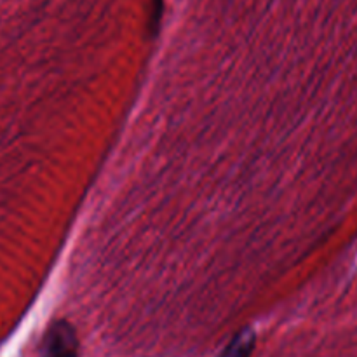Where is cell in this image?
<instances>
[{
	"label": "cell",
	"instance_id": "6da1fadb",
	"mask_svg": "<svg viewBox=\"0 0 357 357\" xmlns=\"http://www.w3.org/2000/svg\"><path fill=\"white\" fill-rule=\"evenodd\" d=\"M42 357H79L77 333L68 323L59 321L47 331L42 347Z\"/></svg>",
	"mask_w": 357,
	"mask_h": 357
},
{
	"label": "cell",
	"instance_id": "7a4b0ae2",
	"mask_svg": "<svg viewBox=\"0 0 357 357\" xmlns=\"http://www.w3.org/2000/svg\"><path fill=\"white\" fill-rule=\"evenodd\" d=\"M257 344L253 330H243L232 338L229 345L222 351L218 357H251Z\"/></svg>",
	"mask_w": 357,
	"mask_h": 357
},
{
	"label": "cell",
	"instance_id": "3957f363",
	"mask_svg": "<svg viewBox=\"0 0 357 357\" xmlns=\"http://www.w3.org/2000/svg\"><path fill=\"white\" fill-rule=\"evenodd\" d=\"M160 10H162V0H153V10L150 16V24L157 26L160 20Z\"/></svg>",
	"mask_w": 357,
	"mask_h": 357
}]
</instances>
